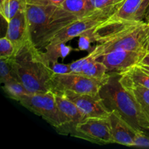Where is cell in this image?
Masks as SVG:
<instances>
[{
  "label": "cell",
  "instance_id": "1",
  "mask_svg": "<svg viewBox=\"0 0 149 149\" xmlns=\"http://www.w3.org/2000/svg\"><path fill=\"white\" fill-rule=\"evenodd\" d=\"M149 25L144 20L134 21L117 18L114 15L91 33L97 43L93 49L97 58L119 49L145 52Z\"/></svg>",
  "mask_w": 149,
  "mask_h": 149
},
{
  "label": "cell",
  "instance_id": "2",
  "mask_svg": "<svg viewBox=\"0 0 149 149\" xmlns=\"http://www.w3.org/2000/svg\"><path fill=\"white\" fill-rule=\"evenodd\" d=\"M15 76L30 93L52 90L54 71L45 52L38 49L33 42L22 47L10 58Z\"/></svg>",
  "mask_w": 149,
  "mask_h": 149
},
{
  "label": "cell",
  "instance_id": "3",
  "mask_svg": "<svg viewBox=\"0 0 149 149\" xmlns=\"http://www.w3.org/2000/svg\"><path fill=\"white\" fill-rule=\"evenodd\" d=\"M121 74L109 72L99 95L109 112L115 111L137 130H149V121L134 96L123 87Z\"/></svg>",
  "mask_w": 149,
  "mask_h": 149
},
{
  "label": "cell",
  "instance_id": "4",
  "mask_svg": "<svg viewBox=\"0 0 149 149\" xmlns=\"http://www.w3.org/2000/svg\"><path fill=\"white\" fill-rule=\"evenodd\" d=\"M121 3L122 1L106 8L93 10L79 17L52 36L45 45L44 49H55L75 37L91 33L97 26L115 14Z\"/></svg>",
  "mask_w": 149,
  "mask_h": 149
},
{
  "label": "cell",
  "instance_id": "5",
  "mask_svg": "<svg viewBox=\"0 0 149 149\" xmlns=\"http://www.w3.org/2000/svg\"><path fill=\"white\" fill-rule=\"evenodd\" d=\"M19 103L28 110L41 116L58 130L61 129L67 125L66 119L57 104L53 90L31 93L22 98Z\"/></svg>",
  "mask_w": 149,
  "mask_h": 149
},
{
  "label": "cell",
  "instance_id": "6",
  "mask_svg": "<svg viewBox=\"0 0 149 149\" xmlns=\"http://www.w3.org/2000/svg\"><path fill=\"white\" fill-rule=\"evenodd\" d=\"M105 81L74 72L54 73L52 90L55 92L70 91L79 94L97 95Z\"/></svg>",
  "mask_w": 149,
  "mask_h": 149
},
{
  "label": "cell",
  "instance_id": "7",
  "mask_svg": "<svg viewBox=\"0 0 149 149\" xmlns=\"http://www.w3.org/2000/svg\"><path fill=\"white\" fill-rule=\"evenodd\" d=\"M71 132L79 138L98 144L114 143L109 117H87Z\"/></svg>",
  "mask_w": 149,
  "mask_h": 149
},
{
  "label": "cell",
  "instance_id": "8",
  "mask_svg": "<svg viewBox=\"0 0 149 149\" xmlns=\"http://www.w3.org/2000/svg\"><path fill=\"white\" fill-rule=\"evenodd\" d=\"M58 7L47 0H27L26 13L33 43L49 23Z\"/></svg>",
  "mask_w": 149,
  "mask_h": 149
},
{
  "label": "cell",
  "instance_id": "9",
  "mask_svg": "<svg viewBox=\"0 0 149 149\" xmlns=\"http://www.w3.org/2000/svg\"><path fill=\"white\" fill-rule=\"evenodd\" d=\"M146 55L140 51L119 49L103 54L97 60L106 65L109 72L122 73L140 64Z\"/></svg>",
  "mask_w": 149,
  "mask_h": 149
},
{
  "label": "cell",
  "instance_id": "10",
  "mask_svg": "<svg viewBox=\"0 0 149 149\" xmlns=\"http://www.w3.org/2000/svg\"><path fill=\"white\" fill-rule=\"evenodd\" d=\"M62 93L79 108L86 117H109L110 114L99 93L97 95L79 94L70 91Z\"/></svg>",
  "mask_w": 149,
  "mask_h": 149
},
{
  "label": "cell",
  "instance_id": "11",
  "mask_svg": "<svg viewBox=\"0 0 149 149\" xmlns=\"http://www.w3.org/2000/svg\"><path fill=\"white\" fill-rule=\"evenodd\" d=\"M7 23L5 36L15 45V53L24 45L32 41L26 10L19 12Z\"/></svg>",
  "mask_w": 149,
  "mask_h": 149
},
{
  "label": "cell",
  "instance_id": "12",
  "mask_svg": "<svg viewBox=\"0 0 149 149\" xmlns=\"http://www.w3.org/2000/svg\"><path fill=\"white\" fill-rule=\"evenodd\" d=\"M109 119L114 143L134 146V138L138 130L133 127L115 111L110 112Z\"/></svg>",
  "mask_w": 149,
  "mask_h": 149
},
{
  "label": "cell",
  "instance_id": "13",
  "mask_svg": "<svg viewBox=\"0 0 149 149\" xmlns=\"http://www.w3.org/2000/svg\"><path fill=\"white\" fill-rule=\"evenodd\" d=\"M55 94L58 108L67 121V125L62 129L68 127L69 132H71L76 125L87 117L80 110L79 108L72 100H70L63 93L55 92Z\"/></svg>",
  "mask_w": 149,
  "mask_h": 149
},
{
  "label": "cell",
  "instance_id": "14",
  "mask_svg": "<svg viewBox=\"0 0 149 149\" xmlns=\"http://www.w3.org/2000/svg\"><path fill=\"white\" fill-rule=\"evenodd\" d=\"M148 5L149 0H123L114 17L134 21L144 20Z\"/></svg>",
  "mask_w": 149,
  "mask_h": 149
},
{
  "label": "cell",
  "instance_id": "15",
  "mask_svg": "<svg viewBox=\"0 0 149 149\" xmlns=\"http://www.w3.org/2000/svg\"><path fill=\"white\" fill-rule=\"evenodd\" d=\"M120 81L123 87L134 96L139 103L144 114L149 121V89L138 85L125 79L121 75Z\"/></svg>",
  "mask_w": 149,
  "mask_h": 149
},
{
  "label": "cell",
  "instance_id": "16",
  "mask_svg": "<svg viewBox=\"0 0 149 149\" xmlns=\"http://www.w3.org/2000/svg\"><path fill=\"white\" fill-rule=\"evenodd\" d=\"M77 74H82L100 81H106L109 76V71L103 63L96 59L87 63Z\"/></svg>",
  "mask_w": 149,
  "mask_h": 149
},
{
  "label": "cell",
  "instance_id": "17",
  "mask_svg": "<svg viewBox=\"0 0 149 149\" xmlns=\"http://www.w3.org/2000/svg\"><path fill=\"white\" fill-rule=\"evenodd\" d=\"M27 0H4L0 3V13L6 22L15 16L19 12L26 10Z\"/></svg>",
  "mask_w": 149,
  "mask_h": 149
},
{
  "label": "cell",
  "instance_id": "18",
  "mask_svg": "<svg viewBox=\"0 0 149 149\" xmlns=\"http://www.w3.org/2000/svg\"><path fill=\"white\" fill-rule=\"evenodd\" d=\"M120 74L125 79L149 89V74L145 72L139 65H135Z\"/></svg>",
  "mask_w": 149,
  "mask_h": 149
},
{
  "label": "cell",
  "instance_id": "19",
  "mask_svg": "<svg viewBox=\"0 0 149 149\" xmlns=\"http://www.w3.org/2000/svg\"><path fill=\"white\" fill-rule=\"evenodd\" d=\"M2 88L10 98L18 102L26 95L31 94L26 87L17 79L4 83Z\"/></svg>",
  "mask_w": 149,
  "mask_h": 149
},
{
  "label": "cell",
  "instance_id": "20",
  "mask_svg": "<svg viewBox=\"0 0 149 149\" xmlns=\"http://www.w3.org/2000/svg\"><path fill=\"white\" fill-rule=\"evenodd\" d=\"M61 7L78 17H81L89 13L87 0H65Z\"/></svg>",
  "mask_w": 149,
  "mask_h": 149
},
{
  "label": "cell",
  "instance_id": "21",
  "mask_svg": "<svg viewBox=\"0 0 149 149\" xmlns=\"http://www.w3.org/2000/svg\"><path fill=\"white\" fill-rule=\"evenodd\" d=\"M0 79L2 84L12 80L17 79L9 59L0 58Z\"/></svg>",
  "mask_w": 149,
  "mask_h": 149
},
{
  "label": "cell",
  "instance_id": "22",
  "mask_svg": "<svg viewBox=\"0 0 149 149\" xmlns=\"http://www.w3.org/2000/svg\"><path fill=\"white\" fill-rule=\"evenodd\" d=\"M15 54V45L8 38L3 36L0 39V58L10 59Z\"/></svg>",
  "mask_w": 149,
  "mask_h": 149
},
{
  "label": "cell",
  "instance_id": "23",
  "mask_svg": "<svg viewBox=\"0 0 149 149\" xmlns=\"http://www.w3.org/2000/svg\"><path fill=\"white\" fill-rule=\"evenodd\" d=\"M116 0H87L88 11L100 10L116 4Z\"/></svg>",
  "mask_w": 149,
  "mask_h": 149
},
{
  "label": "cell",
  "instance_id": "24",
  "mask_svg": "<svg viewBox=\"0 0 149 149\" xmlns=\"http://www.w3.org/2000/svg\"><path fill=\"white\" fill-rule=\"evenodd\" d=\"M134 146L149 148V137L143 132V130H137L134 138Z\"/></svg>",
  "mask_w": 149,
  "mask_h": 149
},
{
  "label": "cell",
  "instance_id": "25",
  "mask_svg": "<svg viewBox=\"0 0 149 149\" xmlns=\"http://www.w3.org/2000/svg\"><path fill=\"white\" fill-rule=\"evenodd\" d=\"M54 72L55 73H68L71 72V69L69 65H61V64H55L52 67Z\"/></svg>",
  "mask_w": 149,
  "mask_h": 149
},
{
  "label": "cell",
  "instance_id": "26",
  "mask_svg": "<svg viewBox=\"0 0 149 149\" xmlns=\"http://www.w3.org/2000/svg\"><path fill=\"white\" fill-rule=\"evenodd\" d=\"M47 1L50 3V4H53V5L57 6V7H61V4L63 3L65 0H47Z\"/></svg>",
  "mask_w": 149,
  "mask_h": 149
},
{
  "label": "cell",
  "instance_id": "27",
  "mask_svg": "<svg viewBox=\"0 0 149 149\" xmlns=\"http://www.w3.org/2000/svg\"><path fill=\"white\" fill-rule=\"evenodd\" d=\"M140 64H142V65H149V54H146V55L144 56V58H143L141 62L140 63Z\"/></svg>",
  "mask_w": 149,
  "mask_h": 149
},
{
  "label": "cell",
  "instance_id": "28",
  "mask_svg": "<svg viewBox=\"0 0 149 149\" xmlns=\"http://www.w3.org/2000/svg\"><path fill=\"white\" fill-rule=\"evenodd\" d=\"M146 54H149V28L148 31V34H147V40H146Z\"/></svg>",
  "mask_w": 149,
  "mask_h": 149
},
{
  "label": "cell",
  "instance_id": "29",
  "mask_svg": "<svg viewBox=\"0 0 149 149\" xmlns=\"http://www.w3.org/2000/svg\"><path fill=\"white\" fill-rule=\"evenodd\" d=\"M138 65H140V67H141L145 72H146L147 74H149V65H142V64H138Z\"/></svg>",
  "mask_w": 149,
  "mask_h": 149
},
{
  "label": "cell",
  "instance_id": "30",
  "mask_svg": "<svg viewBox=\"0 0 149 149\" xmlns=\"http://www.w3.org/2000/svg\"><path fill=\"white\" fill-rule=\"evenodd\" d=\"M144 21L146 22L147 24L149 25V5H148V9H147L146 13L145 19H144Z\"/></svg>",
  "mask_w": 149,
  "mask_h": 149
},
{
  "label": "cell",
  "instance_id": "31",
  "mask_svg": "<svg viewBox=\"0 0 149 149\" xmlns=\"http://www.w3.org/2000/svg\"><path fill=\"white\" fill-rule=\"evenodd\" d=\"M123 0H116V2H121V1H122Z\"/></svg>",
  "mask_w": 149,
  "mask_h": 149
},
{
  "label": "cell",
  "instance_id": "32",
  "mask_svg": "<svg viewBox=\"0 0 149 149\" xmlns=\"http://www.w3.org/2000/svg\"><path fill=\"white\" fill-rule=\"evenodd\" d=\"M2 1H4V0H0V3H1Z\"/></svg>",
  "mask_w": 149,
  "mask_h": 149
}]
</instances>
